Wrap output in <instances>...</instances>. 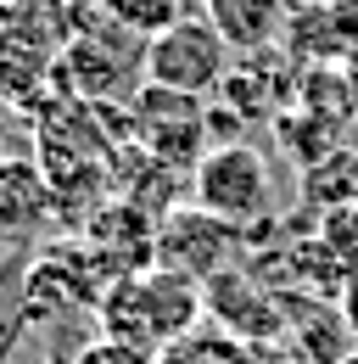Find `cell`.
I'll use <instances>...</instances> for the list:
<instances>
[{
	"instance_id": "2",
	"label": "cell",
	"mask_w": 358,
	"mask_h": 364,
	"mask_svg": "<svg viewBox=\"0 0 358 364\" xmlns=\"http://www.w3.org/2000/svg\"><path fill=\"white\" fill-rule=\"evenodd\" d=\"M190 202L202 213H213L241 235L264 230L274 219V168L258 146L246 140H219L202 151V163L190 168Z\"/></svg>"
},
{
	"instance_id": "20",
	"label": "cell",
	"mask_w": 358,
	"mask_h": 364,
	"mask_svg": "<svg viewBox=\"0 0 358 364\" xmlns=\"http://www.w3.org/2000/svg\"><path fill=\"white\" fill-rule=\"evenodd\" d=\"M258 359H264V353H258Z\"/></svg>"
},
{
	"instance_id": "14",
	"label": "cell",
	"mask_w": 358,
	"mask_h": 364,
	"mask_svg": "<svg viewBox=\"0 0 358 364\" xmlns=\"http://www.w3.org/2000/svg\"><path fill=\"white\" fill-rule=\"evenodd\" d=\"M73 364H151V353L124 348V342H112V336H95L90 348H79V353H73Z\"/></svg>"
},
{
	"instance_id": "11",
	"label": "cell",
	"mask_w": 358,
	"mask_h": 364,
	"mask_svg": "<svg viewBox=\"0 0 358 364\" xmlns=\"http://www.w3.org/2000/svg\"><path fill=\"white\" fill-rule=\"evenodd\" d=\"M303 202L313 213H336L358 202V151L336 146L330 157H319L313 168H303Z\"/></svg>"
},
{
	"instance_id": "6",
	"label": "cell",
	"mask_w": 358,
	"mask_h": 364,
	"mask_svg": "<svg viewBox=\"0 0 358 364\" xmlns=\"http://www.w3.org/2000/svg\"><path fill=\"white\" fill-rule=\"evenodd\" d=\"M202 314H213V325H219L224 336H235L246 348H274L286 336V309H280L274 291H264L252 280V269L213 274L202 286Z\"/></svg>"
},
{
	"instance_id": "17",
	"label": "cell",
	"mask_w": 358,
	"mask_h": 364,
	"mask_svg": "<svg viewBox=\"0 0 358 364\" xmlns=\"http://www.w3.org/2000/svg\"><path fill=\"white\" fill-rule=\"evenodd\" d=\"M28 364H73V359H50V353H40V359H28Z\"/></svg>"
},
{
	"instance_id": "3",
	"label": "cell",
	"mask_w": 358,
	"mask_h": 364,
	"mask_svg": "<svg viewBox=\"0 0 358 364\" xmlns=\"http://www.w3.org/2000/svg\"><path fill=\"white\" fill-rule=\"evenodd\" d=\"M229 68H235V50L224 46V34L207 17H179L146 40V85H163V90L213 101Z\"/></svg>"
},
{
	"instance_id": "4",
	"label": "cell",
	"mask_w": 358,
	"mask_h": 364,
	"mask_svg": "<svg viewBox=\"0 0 358 364\" xmlns=\"http://www.w3.org/2000/svg\"><path fill=\"white\" fill-rule=\"evenodd\" d=\"M207 101L202 95H179L163 85H140V95L129 101V124L140 135V151H151L168 168H196L207 151Z\"/></svg>"
},
{
	"instance_id": "1",
	"label": "cell",
	"mask_w": 358,
	"mask_h": 364,
	"mask_svg": "<svg viewBox=\"0 0 358 364\" xmlns=\"http://www.w3.org/2000/svg\"><path fill=\"white\" fill-rule=\"evenodd\" d=\"M95 319H101V336H112V342L140 348V353L157 359L168 342L196 331V319H202V286L157 264L146 274L112 280L107 297H101V309H95Z\"/></svg>"
},
{
	"instance_id": "16",
	"label": "cell",
	"mask_w": 358,
	"mask_h": 364,
	"mask_svg": "<svg viewBox=\"0 0 358 364\" xmlns=\"http://www.w3.org/2000/svg\"><path fill=\"white\" fill-rule=\"evenodd\" d=\"M6 157H17V151H11V124H6V112H0V163H6Z\"/></svg>"
},
{
	"instance_id": "8",
	"label": "cell",
	"mask_w": 358,
	"mask_h": 364,
	"mask_svg": "<svg viewBox=\"0 0 358 364\" xmlns=\"http://www.w3.org/2000/svg\"><path fill=\"white\" fill-rule=\"evenodd\" d=\"M50 219H56V202H50L45 163H34L28 151L6 157L0 163V241H28Z\"/></svg>"
},
{
	"instance_id": "13",
	"label": "cell",
	"mask_w": 358,
	"mask_h": 364,
	"mask_svg": "<svg viewBox=\"0 0 358 364\" xmlns=\"http://www.w3.org/2000/svg\"><path fill=\"white\" fill-rule=\"evenodd\" d=\"M101 6H107L124 28L146 34V40H151V34H163L168 23H179V17H185V0H101Z\"/></svg>"
},
{
	"instance_id": "19",
	"label": "cell",
	"mask_w": 358,
	"mask_h": 364,
	"mask_svg": "<svg viewBox=\"0 0 358 364\" xmlns=\"http://www.w3.org/2000/svg\"><path fill=\"white\" fill-rule=\"evenodd\" d=\"M11 247H17V241H0V258H6V252H11Z\"/></svg>"
},
{
	"instance_id": "12",
	"label": "cell",
	"mask_w": 358,
	"mask_h": 364,
	"mask_svg": "<svg viewBox=\"0 0 358 364\" xmlns=\"http://www.w3.org/2000/svg\"><path fill=\"white\" fill-rule=\"evenodd\" d=\"M151 364H258V348H246V342L224 336L219 325H213V331H202V325H196L190 336L168 342Z\"/></svg>"
},
{
	"instance_id": "18",
	"label": "cell",
	"mask_w": 358,
	"mask_h": 364,
	"mask_svg": "<svg viewBox=\"0 0 358 364\" xmlns=\"http://www.w3.org/2000/svg\"><path fill=\"white\" fill-rule=\"evenodd\" d=\"M342 364H358V348H347V353H342Z\"/></svg>"
},
{
	"instance_id": "7",
	"label": "cell",
	"mask_w": 358,
	"mask_h": 364,
	"mask_svg": "<svg viewBox=\"0 0 358 364\" xmlns=\"http://www.w3.org/2000/svg\"><path fill=\"white\" fill-rule=\"evenodd\" d=\"M286 50L297 62H358V0H308L286 23Z\"/></svg>"
},
{
	"instance_id": "9",
	"label": "cell",
	"mask_w": 358,
	"mask_h": 364,
	"mask_svg": "<svg viewBox=\"0 0 358 364\" xmlns=\"http://www.w3.org/2000/svg\"><path fill=\"white\" fill-rule=\"evenodd\" d=\"M56 62L62 50L40 46L17 28H0V107H17V112L45 107V90L56 85Z\"/></svg>"
},
{
	"instance_id": "15",
	"label": "cell",
	"mask_w": 358,
	"mask_h": 364,
	"mask_svg": "<svg viewBox=\"0 0 358 364\" xmlns=\"http://www.w3.org/2000/svg\"><path fill=\"white\" fill-rule=\"evenodd\" d=\"M336 309H342V325H347V336H353V348H358V269L342 280V291H336Z\"/></svg>"
},
{
	"instance_id": "5",
	"label": "cell",
	"mask_w": 358,
	"mask_h": 364,
	"mask_svg": "<svg viewBox=\"0 0 358 364\" xmlns=\"http://www.w3.org/2000/svg\"><path fill=\"white\" fill-rule=\"evenodd\" d=\"M241 241H246V235L235 225H224L213 213H202L196 202H185V208H174V213L157 225V264L185 274V280H196V286H207L213 274L235 269Z\"/></svg>"
},
{
	"instance_id": "10",
	"label": "cell",
	"mask_w": 358,
	"mask_h": 364,
	"mask_svg": "<svg viewBox=\"0 0 358 364\" xmlns=\"http://www.w3.org/2000/svg\"><path fill=\"white\" fill-rule=\"evenodd\" d=\"M202 17L224 34V46L235 56H252L286 40L291 23V0H202Z\"/></svg>"
}]
</instances>
